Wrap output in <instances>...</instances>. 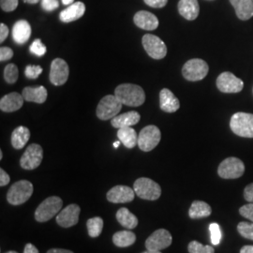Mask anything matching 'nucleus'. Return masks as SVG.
<instances>
[{"instance_id":"3c124183","label":"nucleus","mask_w":253,"mask_h":253,"mask_svg":"<svg viewBox=\"0 0 253 253\" xmlns=\"http://www.w3.org/2000/svg\"><path fill=\"white\" fill-rule=\"evenodd\" d=\"M64 5H72L74 3V0H62Z\"/></svg>"},{"instance_id":"49530a36","label":"nucleus","mask_w":253,"mask_h":253,"mask_svg":"<svg viewBox=\"0 0 253 253\" xmlns=\"http://www.w3.org/2000/svg\"><path fill=\"white\" fill-rule=\"evenodd\" d=\"M24 253H39V251H38V249H37L36 247L34 246V245L30 244V243H28V244L26 245V247H25V250H24Z\"/></svg>"},{"instance_id":"423d86ee","label":"nucleus","mask_w":253,"mask_h":253,"mask_svg":"<svg viewBox=\"0 0 253 253\" xmlns=\"http://www.w3.org/2000/svg\"><path fill=\"white\" fill-rule=\"evenodd\" d=\"M208 71L209 68L205 60L193 58L184 65L182 69V74L188 81H201L208 75Z\"/></svg>"},{"instance_id":"37998d69","label":"nucleus","mask_w":253,"mask_h":253,"mask_svg":"<svg viewBox=\"0 0 253 253\" xmlns=\"http://www.w3.org/2000/svg\"><path fill=\"white\" fill-rule=\"evenodd\" d=\"M244 198L246 201L253 203V183L248 185L244 190Z\"/></svg>"},{"instance_id":"f8f14e48","label":"nucleus","mask_w":253,"mask_h":253,"mask_svg":"<svg viewBox=\"0 0 253 253\" xmlns=\"http://www.w3.org/2000/svg\"><path fill=\"white\" fill-rule=\"evenodd\" d=\"M172 235L165 229H159L155 231L145 241V248L147 251L161 252L167 249L172 244Z\"/></svg>"},{"instance_id":"39448f33","label":"nucleus","mask_w":253,"mask_h":253,"mask_svg":"<svg viewBox=\"0 0 253 253\" xmlns=\"http://www.w3.org/2000/svg\"><path fill=\"white\" fill-rule=\"evenodd\" d=\"M230 126L236 135L253 138V115L248 113H236L230 121Z\"/></svg>"},{"instance_id":"a18cd8bd","label":"nucleus","mask_w":253,"mask_h":253,"mask_svg":"<svg viewBox=\"0 0 253 253\" xmlns=\"http://www.w3.org/2000/svg\"><path fill=\"white\" fill-rule=\"evenodd\" d=\"M9 28L6 25H4V24L0 25V42H3L7 39V37L9 35Z\"/></svg>"},{"instance_id":"4468645a","label":"nucleus","mask_w":253,"mask_h":253,"mask_svg":"<svg viewBox=\"0 0 253 253\" xmlns=\"http://www.w3.org/2000/svg\"><path fill=\"white\" fill-rule=\"evenodd\" d=\"M217 86L223 93H238L243 89L244 83L233 73L226 72L217 77Z\"/></svg>"},{"instance_id":"2eb2a0df","label":"nucleus","mask_w":253,"mask_h":253,"mask_svg":"<svg viewBox=\"0 0 253 253\" xmlns=\"http://www.w3.org/2000/svg\"><path fill=\"white\" fill-rule=\"evenodd\" d=\"M81 208L79 206L72 204L63 208L56 216V223L63 228L74 226L79 221Z\"/></svg>"},{"instance_id":"c85d7f7f","label":"nucleus","mask_w":253,"mask_h":253,"mask_svg":"<svg viewBox=\"0 0 253 253\" xmlns=\"http://www.w3.org/2000/svg\"><path fill=\"white\" fill-rule=\"evenodd\" d=\"M118 222L126 229L132 230L138 225V218L127 208H120L117 213Z\"/></svg>"},{"instance_id":"2f4dec72","label":"nucleus","mask_w":253,"mask_h":253,"mask_svg":"<svg viewBox=\"0 0 253 253\" xmlns=\"http://www.w3.org/2000/svg\"><path fill=\"white\" fill-rule=\"evenodd\" d=\"M18 68L15 64H9L4 70V79L8 84H14L18 79Z\"/></svg>"},{"instance_id":"bb28decb","label":"nucleus","mask_w":253,"mask_h":253,"mask_svg":"<svg viewBox=\"0 0 253 253\" xmlns=\"http://www.w3.org/2000/svg\"><path fill=\"white\" fill-rule=\"evenodd\" d=\"M30 138V131L27 126L16 127L11 134V145L15 149H22L27 145Z\"/></svg>"},{"instance_id":"20e7f679","label":"nucleus","mask_w":253,"mask_h":253,"mask_svg":"<svg viewBox=\"0 0 253 253\" xmlns=\"http://www.w3.org/2000/svg\"><path fill=\"white\" fill-rule=\"evenodd\" d=\"M63 207V201L58 196H51L44 200L35 211V218L39 222H46L58 214Z\"/></svg>"},{"instance_id":"5fc2aeb1","label":"nucleus","mask_w":253,"mask_h":253,"mask_svg":"<svg viewBox=\"0 0 253 253\" xmlns=\"http://www.w3.org/2000/svg\"><path fill=\"white\" fill-rule=\"evenodd\" d=\"M3 159V153H2V151H0V160H2Z\"/></svg>"},{"instance_id":"de8ad7c7","label":"nucleus","mask_w":253,"mask_h":253,"mask_svg":"<svg viewBox=\"0 0 253 253\" xmlns=\"http://www.w3.org/2000/svg\"><path fill=\"white\" fill-rule=\"evenodd\" d=\"M47 253H73L72 251H68V250H64V249H52L49 250Z\"/></svg>"},{"instance_id":"ddd939ff","label":"nucleus","mask_w":253,"mask_h":253,"mask_svg":"<svg viewBox=\"0 0 253 253\" xmlns=\"http://www.w3.org/2000/svg\"><path fill=\"white\" fill-rule=\"evenodd\" d=\"M70 74L69 65L61 58H55L51 64V70L49 79L50 82L56 85H62L66 82L68 81Z\"/></svg>"},{"instance_id":"f704fd0d","label":"nucleus","mask_w":253,"mask_h":253,"mask_svg":"<svg viewBox=\"0 0 253 253\" xmlns=\"http://www.w3.org/2000/svg\"><path fill=\"white\" fill-rule=\"evenodd\" d=\"M209 231H210V235H211V242H212V244L217 246V245L220 243L221 237H222L220 227L216 222L211 223L209 225Z\"/></svg>"},{"instance_id":"ea45409f","label":"nucleus","mask_w":253,"mask_h":253,"mask_svg":"<svg viewBox=\"0 0 253 253\" xmlns=\"http://www.w3.org/2000/svg\"><path fill=\"white\" fill-rule=\"evenodd\" d=\"M42 7L46 11H53L59 7L58 0H42Z\"/></svg>"},{"instance_id":"1a4fd4ad","label":"nucleus","mask_w":253,"mask_h":253,"mask_svg":"<svg viewBox=\"0 0 253 253\" xmlns=\"http://www.w3.org/2000/svg\"><path fill=\"white\" fill-rule=\"evenodd\" d=\"M162 133L158 126L149 125L144 127L138 137V145L142 151L149 152L159 145Z\"/></svg>"},{"instance_id":"79ce46f5","label":"nucleus","mask_w":253,"mask_h":253,"mask_svg":"<svg viewBox=\"0 0 253 253\" xmlns=\"http://www.w3.org/2000/svg\"><path fill=\"white\" fill-rule=\"evenodd\" d=\"M144 1L146 5H148L149 7H152V8H156V9L165 7L168 2V0H144Z\"/></svg>"},{"instance_id":"a211bd4d","label":"nucleus","mask_w":253,"mask_h":253,"mask_svg":"<svg viewBox=\"0 0 253 253\" xmlns=\"http://www.w3.org/2000/svg\"><path fill=\"white\" fill-rule=\"evenodd\" d=\"M24 97L17 92H12L4 96L0 100V109L5 113H12L18 111L24 104Z\"/></svg>"},{"instance_id":"f3484780","label":"nucleus","mask_w":253,"mask_h":253,"mask_svg":"<svg viewBox=\"0 0 253 253\" xmlns=\"http://www.w3.org/2000/svg\"><path fill=\"white\" fill-rule=\"evenodd\" d=\"M133 21L137 27L147 31L155 30L159 27V19L157 16L145 10L138 11L133 17Z\"/></svg>"},{"instance_id":"a19ab883","label":"nucleus","mask_w":253,"mask_h":253,"mask_svg":"<svg viewBox=\"0 0 253 253\" xmlns=\"http://www.w3.org/2000/svg\"><path fill=\"white\" fill-rule=\"evenodd\" d=\"M13 56V51L9 47H1L0 48V60L1 62L9 60Z\"/></svg>"},{"instance_id":"c03bdc74","label":"nucleus","mask_w":253,"mask_h":253,"mask_svg":"<svg viewBox=\"0 0 253 253\" xmlns=\"http://www.w3.org/2000/svg\"><path fill=\"white\" fill-rule=\"evenodd\" d=\"M10 181V177L7 172L3 169H0V186L4 187L7 186Z\"/></svg>"},{"instance_id":"b1692460","label":"nucleus","mask_w":253,"mask_h":253,"mask_svg":"<svg viewBox=\"0 0 253 253\" xmlns=\"http://www.w3.org/2000/svg\"><path fill=\"white\" fill-rule=\"evenodd\" d=\"M240 20L247 21L253 16V0H230Z\"/></svg>"},{"instance_id":"5701e85b","label":"nucleus","mask_w":253,"mask_h":253,"mask_svg":"<svg viewBox=\"0 0 253 253\" xmlns=\"http://www.w3.org/2000/svg\"><path fill=\"white\" fill-rule=\"evenodd\" d=\"M140 119H141V116L139 115V113H137L135 111H131L113 118L111 120V124L116 128H121V127L134 126L140 121Z\"/></svg>"},{"instance_id":"cd10ccee","label":"nucleus","mask_w":253,"mask_h":253,"mask_svg":"<svg viewBox=\"0 0 253 253\" xmlns=\"http://www.w3.org/2000/svg\"><path fill=\"white\" fill-rule=\"evenodd\" d=\"M211 213H212L211 207L208 205V203L203 201H194L191 204L189 210L190 217L193 219L209 217Z\"/></svg>"},{"instance_id":"f257e3e1","label":"nucleus","mask_w":253,"mask_h":253,"mask_svg":"<svg viewBox=\"0 0 253 253\" xmlns=\"http://www.w3.org/2000/svg\"><path fill=\"white\" fill-rule=\"evenodd\" d=\"M115 96L122 104L131 107L141 106L145 101V91L133 84H119L115 90Z\"/></svg>"},{"instance_id":"72a5a7b5","label":"nucleus","mask_w":253,"mask_h":253,"mask_svg":"<svg viewBox=\"0 0 253 253\" xmlns=\"http://www.w3.org/2000/svg\"><path fill=\"white\" fill-rule=\"evenodd\" d=\"M237 231L244 238L253 240V222L241 221L237 225Z\"/></svg>"},{"instance_id":"58836bf2","label":"nucleus","mask_w":253,"mask_h":253,"mask_svg":"<svg viewBox=\"0 0 253 253\" xmlns=\"http://www.w3.org/2000/svg\"><path fill=\"white\" fill-rule=\"evenodd\" d=\"M239 213L242 217H246L253 222V203L245 205L239 209Z\"/></svg>"},{"instance_id":"aec40b11","label":"nucleus","mask_w":253,"mask_h":253,"mask_svg":"<svg viewBox=\"0 0 253 253\" xmlns=\"http://www.w3.org/2000/svg\"><path fill=\"white\" fill-rule=\"evenodd\" d=\"M12 39L18 44L26 43L31 36V27L26 20H19L12 27Z\"/></svg>"},{"instance_id":"603ef678","label":"nucleus","mask_w":253,"mask_h":253,"mask_svg":"<svg viewBox=\"0 0 253 253\" xmlns=\"http://www.w3.org/2000/svg\"><path fill=\"white\" fill-rule=\"evenodd\" d=\"M162 253L161 252H157V251H147L146 250V252H145V253Z\"/></svg>"},{"instance_id":"7ed1b4c3","label":"nucleus","mask_w":253,"mask_h":253,"mask_svg":"<svg viewBox=\"0 0 253 253\" xmlns=\"http://www.w3.org/2000/svg\"><path fill=\"white\" fill-rule=\"evenodd\" d=\"M133 190L139 198L148 201L158 200L162 195L161 186L147 177L138 178L133 184Z\"/></svg>"},{"instance_id":"7c9ffc66","label":"nucleus","mask_w":253,"mask_h":253,"mask_svg":"<svg viewBox=\"0 0 253 253\" xmlns=\"http://www.w3.org/2000/svg\"><path fill=\"white\" fill-rule=\"evenodd\" d=\"M86 226H87L89 236L92 238H96L100 236L102 232L103 219L100 217H91L87 220Z\"/></svg>"},{"instance_id":"9d476101","label":"nucleus","mask_w":253,"mask_h":253,"mask_svg":"<svg viewBox=\"0 0 253 253\" xmlns=\"http://www.w3.org/2000/svg\"><path fill=\"white\" fill-rule=\"evenodd\" d=\"M43 159V150L42 146L38 144L29 145L23 154L20 165L25 170H34L38 168Z\"/></svg>"},{"instance_id":"473e14b6","label":"nucleus","mask_w":253,"mask_h":253,"mask_svg":"<svg viewBox=\"0 0 253 253\" xmlns=\"http://www.w3.org/2000/svg\"><path fill=\"white\" fill-rule=\"evenodd\" d=\"M190 253H215V250L211 246H204L198 241H191L188 247Z\"/></svg>"},{"instance_id":"4be33fe9","label":"nucleus","mask_w":253,"mask_h":253,"mask_svg":"<svg viewBox=\"0 0 253 253\" xmlns=\"http://www.w3.org/2000/svg\"><path fill=\"white\" fill-rule=\"evenodd\" d=\"M178 11L182 17L189 21L195 20L200 12L198 0H180L178 2Z\"/></svg>"},{"instance_id":"f03ea898","label":"nucleus","mask_w":253,"mask_h":253,"mask_svg":"<svg viewBox=\"0 0 253 253\" xmlns=\"http://www.w3.org/2000/svg\"><path fill=\"white\" fill-rule=\"evenodd\" d=\"M33 185L27 180H20L14 183L8 190L7 201L12 206L25 204L33 194Z\"/></svg>"},{"instance_id":"e433bc0d","label":"nucleus","mask_w":253,"mask_h":253,"mask_svg":"<svg viewBox=\"0 0 253 253\" xmlns=\"http://www.w3.org/2000/svg\"><path fill=\"white\" fill-rule=\"evenodd\" d=\"M42 73V68L41 66L29 65L26 68L25 74L28 79H36Z\"/></svg>"},{"instance_id":"8fccbe9b","label":"nucleus","mask_w":253,"mask_h":253,"mask_svg":"<svg viewBox=\"0 0 253 253\" xmlns=\"http://www.w3.org/2000/svg\"><path fill=\"white\" fill-rule=\"evenodd\" d=\"M25 3H28V4H37L39 3L41 0H23Z\"/></svg>"},{"instance_id":"393cba45","label":"nucleus","mask_w":253,"mask_h":253,"mask_svg":"<svg viewBox=\"0 0 253 253\" xmlns=\"http://www.w3.org/2000/svg\"><path fill=\"white\" fill-rule=\"evenodd\" d=\"M22 95L24 97L25 100L29 101V102H36V103H43L45 102L47 99V90L45 87L41 85V86H27L24 88L22 92Z\"/></svg>"},{"instance_id":"6e6d98bb","label":"nucleus","mask_w":253,"mask_h":253,"mask_svg":"<svg viewBox=\"0 0 253 253\" xmlns=\"http://www.w3.org/2000/svg\"><path fill=\"white\" fill-rule=\"evenodd\" d=\"M18 253L17 252H14V251H10V252H8V253Z\"/></svg>"},{"instance_id":"864d4df0","label":"nucleus","mask_w":253,"mask_h":253,"mask_svg":"<svg viewBox=\"0 0 253 253\" xmlns=\"http://www.w3.org/2000/svg\"><path fill=\"white\" fill-rule=\"evenodd\" d=\"M120 143H121L120 141H118V142H116V143L114 144V146H115L116 148H118V146H119V145H120Z\"/></svg>"},{"instance_id":"dca6fc26","label":"nucleus","mask_w":253,"mask_h":253,"mask_svg":"<svg viewBox=\"0 0 253 253\" xmlns=\"http://www.w3.org/2000/svg\"><path fill=\"white\" fill-rule=\"evenodd\" d=\"M135 191L127 186L118 185L107 192V200L113 204H125L134 200Z\"/></svg>"},{"instance_id":"6e6552de","label":"nucleus","mask_w":253,"mask_h":253,"mask_svg":"<svg viewBox=\"0 0 253 253\" xmlns=\"http://www.w3.org/2000/svg\"><path fill=\"white\" fill-rule=\"evenodd\" d=\"M245 172V165L243 162L235 157L227 158L219 164L217 173L221 178L224 179H235L239 178Z\"/></svg>"},{"instance_id":"a878e982","label":"nucleus","mask_w":253,"mask_h":253,"mask_svg":"<svg viewBox=\"0 0 253 253\" xmlns=\"http://www.w3.org/2000/svg\"><path fill=\"white\" fill-rule=\"evenodd\" d=\"M118 137L119 141L126 146V148H133L138 145V135L135 129L131 126L118 128Z\"/></svg>"},{"instance_id":"0eeeda50","label":"nucleus","mask_w":253,"mask_h":253,"mask_svg":"<svg viewBox=\"0 0 253 253\" xmlns=\"http://www.w3.org/2000/svg\"><path fill=\"white\" fill-rule=\"evenodd\" d=\"M122 105L115 95H107L100 100L96 111L97 117L101 120L113 119L121 111Z\"/></svg>"},{"instance_id":"09e8293b","label":"nucleus","mask_w":253,"mask_h":253,"mask_svg":"<svg viewBox=\"0 0 253 253\" xmlns=\"http://www.w3.org/2000/svg\"><path fill=\"white\" fill-rule=\"evenodd\" d=\"M240 253H253V246H244L241 250H240Z\"/></svg>"},{"instance_id":"c9c22d12","label":"nucleus","mask_w":253,"mask_h":253,"mask_svg":"<svg viewBox=\"0 0 253 253\" xmlns=\"http://www.w3.org/2000/svg\"><path fill=\"white\" fill-rule=\"evenodd\" d=\"M29 50L32 54H35L37 56H42L47 52L46 46L42 42V41L40 39H37L32 42Z\"/></svg>"},{"instance_id":"4c0bfd02","label":"nucleus","mask_w":253,"mask_h":253,"mask_svg":"<svg viewBox=\"0 0 253 253\" xmlns=\"http://www.w3.org/2000/svg\"><path fill=\"white\" fill-rule=\"evenodd\" d=\"M0 6L4 11H13L18 7V0H0Z\"/></svg>"},{"instance_id":"412c9836","label":"nucleus","mask_w":253,"mask_h":253,"mask_svg":"<svg viewBox=\"0 0 253 253\" xmlns=\"http://www.w3.org/2000/svg\"><path fill=\"white\" fill-rule=\"evenodd\" d=\"M84 12H85L84 4L81 1H78L72 4L67 9L62 10L59 14V18L64 23H71L81 18L82 16L84 14Z\"/></svg>"},{"instance_id":"c756f323","label":"nucleus","mask_w":253,"mask_h":253,"mask_svg":"<svg viewBox=\"0 0 253 253\" xmlns=\"http://www.w3.org/2000/svg\"><path fill=\"white\" fill-rule=\"evenodd\" d=\"M136 235L130 231H120L113 235V242L119 248H126L134 244Z\"/></svg>"},{"instance_id":"6ab92c4d","label":"nucleus","mask_w":253,"mask_h":253,"mask_svg":"<svg viewBox=\"0 0 253 253\" xmlns=\"http://www.w3.org/2000/svg\"><path fill=\"white\" fill-rule=\"evenodd\" d=\"M160 106L166 113H174L180 107V103L172 91L163 88L160 93Z\"/></svg>"},{"instance_id":"9b49d317","label":"nucleus","mask_w":253,"mask_h":253,"mask_svg":"<svg viewBox=\"0 0 253 253\" xmlns=\"http://www.w3.org/2000/svg\"><path fill=\"white\" fill-rule=\"evenodd\" d=\"M145 52L154 59H163L167 54V47L159 37L146 34L142 39Z\"/></svg>"}]
</instances>
